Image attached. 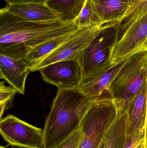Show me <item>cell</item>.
Wrapping results in <instances>:
<instances>
[{
  "mask_svg": "<svg viewBox=\"0 0 147 148\" xmlns=\"http://www.w3.org/2000/svg\"><path fill=\"white\" fill-rule=\"evenodd\" d=\"M116 27L101 32L85 49L79 61L83 77L110 62V51L115 39Z\"/></svg>",
  "mask_w": 147,
  "mask_h": 148,
  "instance_id": "cell-8",
  "label": "cell"
},
{
  "mask_svg": "<svg viewBox=\"0 0 147 148\" xmlns=\"http://www.w3.org/2000/svg\"><path fill=\"white\" fill-rule=\"evenodd\" d=\"M134 148H147L145 136L138 142Z\"/></svg>",
  "mask_w": 147,
  "mask_h": 148,
  "instance_id": "cell-22",
  "label": "cell"
},
{
  "mask_svg": "<svg viewBox=\"0 0 147 148\" xmlns=\"http://www.w3.org/2000/svg\"><path fill=\"white\" fill-rule=\"evenodd\" d=\"M79 16L71 21L61 20L31 21L0 11V53L25 60L41 43L77 31Z\"/></svg>",
  "mask_w": 147,
  "mask_h": 148,
  "instance_id": "cell-1",
  "label": "cell"
},
{
  "mask_svg": "<svg viewBox=\"0 0 147 148\" xmlns=\"http://www.w3.org/2000/svg\"><path fill=\"white\" fill-rule=\"evenodd\" d=\"M144 49H147V40L146 42V44H145V46H144Z\"/></svg>",
  "mask_w": 147,
  "mask_h": 148,
  "instance_id": "cell-25",
  "label": "cell"
},
{
  "mask_svg": "<svg viewBox=\"0 0 147 148\" xmlns=\"http://www.w3.org/2000/svg\"><path fill=\"white\" fill-rule=\"evenodd\" d=\"M118 24L107 23L79 29L73 37L35 66L31 69V72L39 71L43 67L61 61L75 60L79 62L85 49L94 38L105 29L115 27Z\"/></svg>",
  "mask_w": 147,
  "mask_h": 148,
  "instance_id": "cell-6",
  "label": "cell"
},
{
  "mask_svg": "<svg viewBox=\"0 0 147 148\" xmlns=\"http://www.w3.org/2000/svg\"><path fill=\"white\" fill-rule=\"evenodd\" d=\"M102 23H119L135 8L140 0H92Z\"/></svg>",
  "mask_w": 147,
  "mask_h": 148,
  "instance_id": "cell-12",
  "label": "cell"
},
{
  "mask_svg": "<svg viewBox=\"0 0 147 148\" xmlns=\"http://www.w3.org/2000/svg\"><path fill=\"white\" fill-rule=\"evenodd\" d=\"M30 69L25 60L0 53V77L18 93L25 94V83Z\"/></svg>",
  "mask_w": 147,
  "mask_h": 148,
  "instance_id": "cell-11",
  "label": "cell"
},
{
  "mask_svg": "<svg viewBox=\"0 0 147 148\" xmlns=\"http://www.w3.org/2000/svg\"><path fill=\"white\" fill-rule=\"evenodd\" d=\"M147 108V81L126 109L128 115L127 135L138 130H145Z\"/></svg>",
  "mask_w": 147,
  "mask_h": 148,
  "instance_id": "cell-14",
  "label": "cell"
},
{
  "mask_svg": "<svg viewBox=\"0 0 147 148\" xmlns=\"http://www.w3.org/2000/svg\"><path fill=\"white\" fill-rule=\"evenodd\" d=\"M97 101L78 89L58 90L43 130L44 148H56L80 129L85 116Z\"/></svg>",
  "mask_w": 147,
  "mask_h": 148,
  "instance_id": "cell-2",
  "label": "cell"
},
{
  "mask_svg": "<svg viewBox=\"0 0 147 148\" xmlns=\"http://www.w3.org/2000/svg\"><path fill=\"white\" fill-rule=\"evenodd\" d=\"M128 58L117 63L109 62L83 77L78 89L87 97L96 101H101L110 96L108 93L110 84Z\"/></svg>",
  "mask_w": 147,
  "mask_h": 148,
  "instance_id": "cell-9",
  "label": "cell"
},
{
  "mask_svg": "<svg viewBox=\"0 0 147 148\" xmlns=\"http://www.w3.org/2000/svg\"><path fill=\"white\" fill-rule=\"evenodd\" d=\"M98 148H104V138Z\"/></svg>",
  "mask_w": 147,
  "mask_h": 148,
  "instance_id": "cell-24",
  "label": "cell"
},
{
  "mask_svg": "<svg viewBox=\"0 0 147 148\" xmlns=\"http://www.w3.org/2000/svg\"><path fill=\"white\" fill-rule=\"evenodd\" d=\"M117 114L111 97L96 102L82 120L80 129L83 137L79 148H98Z\"/></svg>",
  "mask_w": 147,
  "mask_h": 148,
  "instance_id": "cell-5",
  "label": "cell"
},
{
  "mask_svg": "<svg viewBox=\"0 0 147 148\" xmlns=\"http://www.w3.org/2000/svg\"><path fill=\"white\" fill-rule=\"evenodd\" d=\"M17 92L11 86H7L4 82L0 83V116L1 120L4 111L13 105V101Z\"/></svg>",
  "mask_w": 147,
  "mask_h": 148,
  "instance_id": "cell-19",
  "label": "cell"
},
{
  "mask_svg": "<svg viewBox=\"0 0 147 148\" xmlns=\"http://www.w3.org/2000/svg\"><path fill=\"white\" fill-rule=\"evenodd\" d=\"M96 25H104L92 0H87L79 16V28H84Z\"/></svg>",
  "mask_w": 147,
  "mask_h": 148,
  "instance_id": "cell-18",
  "label": "cell"
},
{
  "mask_svg": "<svg viewBox=\"0 0 147 148\" xmlns=\"http://www.w3.org/2000/svg\"><path fill=\"white\" fill-rule=\"evenodd\" d=\"M78 30L44 42L31 50L25 59L30 72L31 69L35 66L51 53L64 42L73 37Z\"/></svg>",
  "mask_w": 147,
  "mask_h": 148,
  "instance_id": "cell-16",
  "label": "cell"
},
{
  "mask_svg": "<svg viewBox=\"0 0 147 148\" xmlns=\"http://www.w3.org/2000/svg\"><path fill=\"white\" fill-rule=\"evenodd\" d=\"M82 137V131L79 130L55 148H79Z\"/></svg>",
  "mask_w": 147,
  "mask_h": 148,
  "instance_id": "cell-20",
  "label": "cell"
},
{
  "mask_svg": "<svg viewBox=\"0 0 147 148\" xmlns=\"http://www.w3.org/2000/svg\"><path fill=\"white\" fill-rule=\"evenodd\" d=\"M0 132L12 146L24 148H44V130L12 115L1 120Z\"/></svg>",
  "mask_w": 147,
  "mask_h": 148,
  "instance_id": "cell-7",
  "label": "cell"
},
{
  "mask_svg": "<svg viewBox=\"0 0 147 148\" xmlns=\"http://www.w3.org/2000/svg\"><path fill=\"white\" fill-rule=\"evenodd\" d=\"M3 9L12 15L26 21H40L61 20L60 15L50 8L45 3L8 4Z\"/></svg>",
  "mask_w": 147,
  "mask_h": 148,
  "instance_id": "cell-13",
  "label": "cell"
},
{
  "mask_svg": "<svg viewBox=\"0 0 147 148\" xmlns=\"http://www.w3.org/2000/svg\"><path fill=\"white\" fill-rule=\"evenodd\" d=\"M128 123L127 111L117 113L104 135V148H125L127 136Z\"/></svg>",
  "mask_w": 147,
  "mask_h": 148,
  "instance_id": "cell-15",
  "label": "cell"
},
{
  "mask_svg": "<svg viewBox=\"0 0 147 148\" xmlns=\"http://www.w3.org/2000/svg\"><path fill=\"white\" fill-rule=\"evenodd\" d=\"M87 0H47L46 4L60 15L64 22L71 21L77 18Z\"/></svg>",
  "mask_w": 147,
  "mask_h": 148,
  "instance_id": "cell-17",
  "label": "cell"
},
{
  "mask_svg": "<svg viewBox=\"0 0 147 148\" xmlns=\"http://www.w3.org/2000/svg\"><path fill=\"white\" fill-rule=\"evenodd\" d=\"M110 61L120 62L144 49L147 40V0H140L132 12L115 27Z\"/></svg>",
  "mask_w": 147,
  "mask_h": 148,
  "instance_id": "cell-3",
  "label": "cell"
},
{
  "mask_svg": "<svg viewBox=\"0 0 147 148\" xmlns=\"http://www.w3.org/2000/svg\"><path fill=\"white\" fill-rule=\"evenodd\" d=\"M147 81V49L129 57L111 82L108 93L117 113L125 111Z\"/></svg>",
  "mask_w": 147,
  "mask_h": 148,
  "instance_id": "cell-4",
  "label": "cell"
},
{
  "mask_svg": "<svg viewBox=\"0 0 147 148\" xmlns=\"http://www.w3.org/2000/svg\"><path fill=\"white\" fill-rule=\"evenodd\" d=\"M145 139H146V147L147 148V108L146 117V125H145Z\"/></svg>",
  "mask_w": 147,
  "mask_h": 148,
  "instance_id": "cell-23",
  "label": "cell"
},
{
  "mask_svg": "<svg viewBox=\"0 0 147 148\" xmlns=\"http://www.w3.org/2000/svg\"><path fill=\"white\" fill-rule=\"evenodd\" d=\"M1 148H6V147H2V146H1Z\"/></svg>",
  "mask_w": 147,
  "mask_h": 148,
  "instance_id": "cell-26",
  "label": "cell"
},
{
  "mask_svg": "<svg viewBox=\"0 0 147 148\" xmlns=\"http://www.w3.org/2000/svg\"><path fill=\"white\" fill-rule=\"evenodd\" d=\"M45 82L58 89H78L83 78L80 63L75 60H64L49 64L39 69Z\"/></svg>",
  "mask_w": 147,
  "mask_h": 148,
  "instance_id": "cell-10",
  "label": "cell"
},
{
  "mask_svg": "<svg viewBox=\"0 0 147 148\" xmlns=\"http://www.w3.org/2000/svg\"><path fill=\"white\" fill-rule=\"evenodd\" d=\"M8 4H21L30 3H46L47 0H5Z\"/></svg>",
  "mask_w": 147,
  "mask_h": 148,
  "instance_id": "cell-21",
  "label": "cell"
}]
</instances>
